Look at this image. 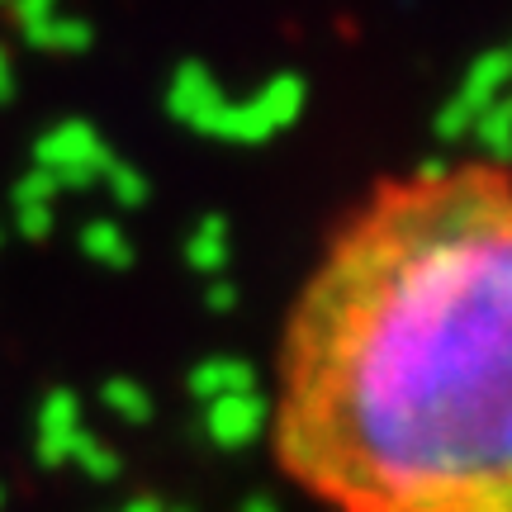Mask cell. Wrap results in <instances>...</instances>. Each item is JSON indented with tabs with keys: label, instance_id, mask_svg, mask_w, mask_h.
Returning <instances> with one entry per match:
<instances>
[{
	"label": "cell",
	"instance_id": "6da1fadb",
	"mask_svg": "<svg viewBox=\"0 0 512 512\" xmlns=\"http://www.w3.org/2000/svg\"><path fill=\"white\" fill-rule=\"evenodd\" d=\"M275 456L328 512H512V185L370 209L285 337Z\"/></svg>",
	"mask_w": 512,
	"mask_h": 512
},
{
	"label": "cell",
	"instance_id": "7a4b0ae2",
	"mask_svg": "<svg viewBox=\"0 0 512 512\" xmlns=\"http://www.w3.org/2000/svg\"><path fill=\"white\" fill-rule=\"evenodd\" d=\"M110 162H114V152L100 143V133H95L91 124H81V119L57 124L53 133H43L34 147V166L48 171L57 185H86Z\"/></svg>",
	"mask_w": 512,
	"mask_h": 512
},
{
	"label": "cell",
	"instance_id": "3957f363",
	"mask_svg": "<svg viewBox=\"0 0 512 512\" xmlns=\"http://www.w3.org/2000/svg\"><path fill=\"white\" fill-rule=\"evenodd\" d=\"M223 105H228V95H223V86L214 81V72L204 62H181L176 67L171 91H166V110H171L176 124L195 128V133H209Z\"/></svg>",
	"mask_w": 512,
	"mask_h": 512
},
{
	"label": "cell",
	"instance_id": "277c9868",
	"mask_svg": "<svg viewBox=\"0 0 512 512\" xmlns=\"http://www.w3.org/2000/svg\"><path fill=\"white\" fill-rule=\"evenodd\" d=\"M508 86H512V57H508V48H498V53H484V57L470 62V72H465V81H460L456 100L479 119V114L489 110Z\"/></svg>",
	"mask_w": 512,
	"mask_h": 512
},
{
	"label": "cell",
	"instance_id": "5b68a950",
	"mask_svg": "<svg viewBox=\"0 0 512 512\" xmlns=\"http://www.w3.org/2000/svg\"><path fill=\"white\" fill-rule=\"evenodd\" d=\"M24 29V38L34 43V48H43V53H86L91 48V24L76 15H43V19H29V24H19Z\"/></svg>",
	"mask_w": 512,
	"mask_h": 512
},
{
	"label": "cell",
	"instance_id": "8992f818",
	"mask_svg": "<svg viewBox=\"0 0 512 512\" xmlns=\"http://www.w3.org/2000/svg\"><path fill=\"white\" fill-rule=\"evenodd\" d=\"M256 105H261V114L275 124V133L280 128H290L299 114H304V100H309V86H304V76H294V72H280L271 76L261 91L252 95Z\"/></svg>",
	"mask_w": 512,
	"mask_h": 512
},
{
	"label": "cell",
	"instance_id": "52a82bcc",
	"mask_svg": "<svg viewBox=\"0 0 512 512\" xmlns=\"http://www.w3.org/2000/svg\"><path fill=\"white\" fill-rule=\"evenodd\" d=\"M209 138H223V143H266V138H275V124L261 114V105H256L252 95H247L238 105H223L214 128H209Z\"/></svg>",
	"mask_w": 512,
	"mask_h": 512
},
{
	"label": "cell",
	"instance_id": "ba28073f",
	"mask_svg": "<svg viewBox=\"0 0 512 512\" xmlns=\"http://www.w3.org/2000/svg\"><path fill=\"white\" fill-rule=\"evenodd\" d=\"M470 138H475V143L484 147L494 162H508V157H512V91H503L489 110L479 114Z\"/></svg>",
	"mask_w": 512,
	"mask_h": 512
},
{
	"label": "cell",
	"instance_id": "9c48e42d",
	"mask_svg": "<svg viewBox=\"0 0 512 512\" xmlns=\"http://www.w3.org/2000/svg\"><path fill=\"white\" fill-rule=\"evenodd\" d=\"M185 256H190V266H200V271L223 266V261H228V223H223V219H204L200 228L190 233Z\"/></svg>",
	"mask_w": 512,
	"mask_h": 512
},
{
	"label": "cell",
	"instance_id": "30bf717a",
	"mask_svg": "<svg viewBox=\"0 0 512 512\" xmlns=\"http://www.w3.org/2000/svg\"><path fill=\"white\" fill-rule=\"evenodd\" d=\"M100 181L110 185L114 204H124V209H138V204L147 200V181H143V171H133L128 162H110L105 171H100Z\"/></svg>",
	"mask_w": 512,
	"mask_h": 512
},
{
	"label": "cell",
	"instance_id": "8fae6325",
	"mask_svg": "<svg viewBox=\"0 0 512 512\" xmlns=\"http://www.w3.org/2000/svg\"><path fill=\"white\" fill-rule=\"evenodd\" d=\"M86 252L100 256V261L124 266V261H128V238L114 228V223H91V228H86Z\"/></svg>",
	"mask_w": 512,
	"mask_h": 512
},
{
	"label": "cell",
	"instance_id": "7c38bea8",
	"mask_svg": "<svg viewBox=\"0 0 512 512\" xmlns=\"http://www.w3.org/2000/svg\"><path fill=\"white\" fill-rule=\"evenodd\" d=\"M432 128H437L441 143H460V138H470V133H475V114H470L456 95H451V100L437 110V124H432Z\"/></svg>",
	"mask_w": 512,
	"mask_h": 512
},
{
	"label": "cell",
	"instance_id": "4fadbf2b",
	"mask_svg": "<svg viewBox=\"0 0 512 512\" xmlns=\"http://www.w3.org/2000/svg\"><path fill=\"white\" fill-rule=\"evenodd\" d=\"M53 195H57V181L48 176V171H29L24 181L15 185V209H38V204H53Z\"/></svg>",
	"mask_w": 512,
	"mask_h": 512
},
{
	"label": "cell",
	"instance_id": "5bb4252c",
	"mask_svg": "<svg viewBox=\"0 0 512 512\" xmlns=\"http://www.w3.org/2000/svg\"><path fill=\"white\" fill-rule=\"evenodd\" d=\"M451 176H456V166H451V162H441V157H427V162L418 166L413 185H418V190H437V185H446Z\"/></svg>",
	"mask_w": 512,
	"mask_h": 512
},
{
	"label": "cell",
	"instance_id": "9a60e30c",
	"mask_svg": "<svg viewBox=\"0 0 512 512\" xmlns=\"http://www.w3.org/2000/svg\"><path fill=\"white\" fill-rule=\"evenodd\" d=\"M19 228H24L29 238H43V233L53 228V204H38V209H19Z\"/></svg>",
	"mask_w": 512,
	"mask_h": 512
},
{
	"label": "cell",
	"instance_id": "2e32d148",
	"mask_svg": "<svg viewBox=\"0 0 512 512\" xmlns=\"http://www.w3.org/2000/svg\"><path fill=\"white\" fill-rule=\"evenodd\" d=\"M10 5H15L19 24H29V19H43V15H53V10H57V0H10Z\"/></svg>",
	"mask_w": 512,
	"mask_h": 512
},
{
	"label": "cell",
	"instance_id": "e0dca14e",
	"mask_svg": "<svg viewBox=\"0 0 512 512\" xmlns=\"http://www.w3.org/2000/svg\"><path fill=\"white\" fill-rule=\"evenodd\" d=\"M10 91H15V76H10V57L0 48V100H10Z\"/></svg>",
	"mask_w": 512,
	"mask_h": 512
},
{
	"label": "cell",
	"instance_id": "ac0fdd59",
	"mask_svg": "<svg viewBox=\"0 0 512 512\" xmlns=\"http://www.w3.org/2000/svg\"><path fill=\"white\" fill-rule=\"evenodd\" d=\"M508 57H512V43H508Z\"/></svg>",
	"mask_w": 512,
	"mask_h": 512
},
{
	"label": "cell",
	"instance_id": "d6986e66",
	"mask_svg": "<svg viewBox=\"0 0 512 512\" xmlns=\"http://www.w3.org/2000/svg\"><path fill=\"white\" fill-rule=\"evenodd\" d=\"M5 5H10V0H5Z\"/></svg>",
	"mask_w": 512,
	"mask_h": 512
}]
</instances>
